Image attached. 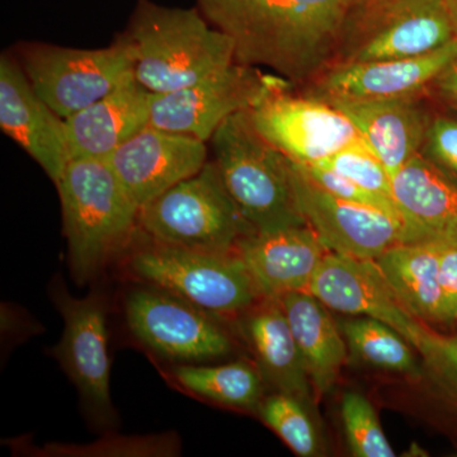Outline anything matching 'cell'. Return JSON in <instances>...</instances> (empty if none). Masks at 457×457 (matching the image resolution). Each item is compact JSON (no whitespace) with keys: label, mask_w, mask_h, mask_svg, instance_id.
Returning <instances> with one entry per match:
<instances>
[{"label":"cell","mask_w":457,"mask_h":457,"mask_svg":"<svg viewBox=\"0 0 457 457\" xmlns=\"http://www.w3.org/2000/svg\"><path fill=\"white\" fill-rule=\"evenodd\" d=\"M362 0H197L233 40L236 62L267 68L295 88L335 65L345 23Z\"/></svg>","instance_id":"cell-1"},{"label":"cell","mask_w":457,"mask_h":457,"mask_svg":"<svg viewBox=\"0 0 457 457\" xmlns=\"http://www.w3.org/2000/svg\"><path fill=\"white\" fill-rule=\"evenodd\" d=\"M116 40L130 55L135 79L154 95L191 86L236 62L233 40L200 9L139 0Z\"/></svg>","instance_id":"cell-2"},{"label":"cell","mask_w":457,"mask_h":457,"mask_svg":"<svg viewBox=\"0 0 457 457\" xmlns=\"http://www.w3.org/2000/svg\"><path fill=\"white\" fill-rule=\"evenodd\" d=\"M55 186L71 272L84 282L130 242L140 206L104 159H71Z\"/></svg>","instance_id":"cell-3"},{"label":"cell","mask_w":457,"mask_h":457,"mask_svg":"<svg viewBox=\"0 0 457 457\" xmlns=\"http://www.w3.org/2000/svg\"><path fill=\"white\" fill-rule=\"evenodd\" d=\"M209 145L228 196L252 230L308 225L295 195L290 159L262 137L248 110L225 120Z\"/></svg>","instance_id":"cell-4"},{"label":"cell","mask_w":457,"mask_h":457,"mask_svg":"<svg viewBox=\"0 0 457 457\" xmlns=\"http://www.w3.org/2000/svg\"><path fill=\"white\" fill-rule=\"evenodd\" d=\"M140 230L161 245L228 253L254 233L228 196L212 159L140 209Z\"/></svg>","instance_id":"cell-5"},{"label":"cell","mask_w":457,"mask_h":457,"mask_svg":"<svg viewBox=\"0 0 457 457\" xmlns=\"http://www.w3.org/2000/svg\"><path fill=\"white\" fill-rule=\"evenodd\" d=\"M453 40L445 0H362L345 23L335 65L425 56Z\"/></svg>","instance_id":"cell-6"},{"label":"cell","mask_w":457,"mask_h":457,"mask_svg":"<svg viewBox=\"0 0 457 457\" xmlns=\"http://www.w3.org/2000/svg\"><path fill=\"white\" fill-rule=\"evenodd\" d=\"M130 270L155 287L213 315L245 311L262 299L236 251H194L150 240L149 245L131 255Z\"/></svg>","instance_id":"cell-7"},{"label":"cell","mask_w":457,"mask_h":457,"mask_svg":"<svg viewBox=\"0 0 457 457\" xmlns=\"http://www.w3.org/2000/svg\"><path fill=\"white\" fill-rule=\"evenodd\" d=\"M248 112L262 137L297 164L314 165L368 145L345 113L275 74Z\"/></svg>","instance_id":"cell-8"},{"label":"cell","mask_w":457,"mask_h":457,"mask_svg":"<svg viewBox=\"0 0 457 457\" xmlns=\"http://www.w3.org/2000/svg\"><path fill=\"white\" fill-rule=\"evenodd\" d=\"M13 55L36 93L64 120L134 78L130 55L117 40L102 49L21 42Z\"/></svg>","instance_id":"cell-9"},{"label":"cell","mask_w":457,"mask_h":457,"mask_svg":"<svg viewBox=\"0 0 457 457\" xmlns=\"http://www.w3.org/2000/svg\"><path fill=\"white\" fill-rule=\"evenodd\" d=\"M156 290L137 288L126 299V321L143 345L180 362H203L230 353L233 342L215 315Z\"/></svg>","instance_id":"cell-10"},{"label":"cell","mask_w":457,"mask_h":457,"mask_svg":"<svg viewBox=\"0 0 457 457\" xmlns=\"http://www.w3.org/2000/svg\"><path fill=\"white\" fill-rule=\"evenodd\" d=\"M308 293L330 311L350 317H369L393 327L417 352L433 329L420 320L394 290L374 260L328 252L312 278Z\"/></svg>","instance_id":"cell-11"},{"label":"cell","mask_w":457,"mask_h":457,"mask_svg":"<svg viewBox=\"0 0 457 457\" xmlns=\"http://www.w3.org/2000/svg\"><path fill=\"white\" fill-rule=\"evenodd\" d=\"M270 77L236 62L191 86L153 93L149 125L209 143L231 114L253 106Z\"/></svg>","instance_id":"cell-12"},{"label":"cell","mask_w":457,"mask_h":457,"mask_svg":"<svg viewBox=\"0 0 457 457\" xmlns=\"http://www.w3.org/2000/svg\"><path fill=\"white\" fill-rule=\"evenodd\" d=\"M290 162L300 212L330 252L375 261L393 246L408 243L407 231L398 219L330 194Z\"/></svg>","instance_id":"cell-13"},{"label":"cell","mask_w":457,"mask_h":457,"mask_svg":"<svg viewBox=\"0 0 457 457\" xmlns=\"http://www.w3.org/2000/svg\"><path fill=\"white\" fill-rule=\"evenodd\" d=\"M54 302L64 319V333L55 356L79 390L84 405L99 425H112L106 308L93 294L75 299L62 286L53 288Z\"/></svg>","instance_id":"cell-14"},{"label":"cell","mask_w":457,"mask_h":457,"mask_svg":"<svg viewBox=\"0 0 457 457\" xmlns=\"http://www.w3.org/2000/svg\"><path fill=\"white\" fill-rule=\"evenodd\" d=\"M209 143L146 125L108 156L140 209L206 165Z\"/></svg>","instance_id":"cell-15"},{"label":"cell","mask_w":457,"mask_h":457,"mask_svg":"<svg viewBox=\"0 0 457 457\" xmlns=\"http://www.w3.org/2000/svg\"><path fill=\"white\" fill-rule=\"evenodd\" d=\"M0 129L31 156L54 183L71 162L62 117L33 89L16 56H0Z\"/></svg>","instance_id":"cell-16"},{"label":"cell","mask_w":457,"mask_h":457,"mask_svg":"<svg viewBox=\"0 0 457 457\" xmlns=\"http://www.w3.org/2000/svg\"><path fill=\"white\" fill-rule=\"evenodd\" d=\"M456 56L457 38L425 56L336 64L299 90L323 101L423 96L432 80Z\"/></svg>","instance_id":"cell-17"},{"label":"cell","mask_w":457,"mask_h":457,"mask_svg":"<svg viewBox=\"0 0 457 457\" xmlns=\"http://www.w3.org/2000/svg\"><path fill=\"white\" fill-rule=\"evenodd\" d=\"M262 299H276L293 291H308L319 264L329 249L309 225L254 231L237 242Z\"/></svg>","instance_id":"cell-18"},{"label":"cell","mask_w":457,"mask_h":457,"mask_svg":"<svg viewBox=\"0 0 457 457\" xmlns=\"http://www.w3.org/2000/svg\"><path fill=\"white\" fill-rule=\"evenodd\" d=\"M326 102L351 120L390 177L420 154L433 110L428 95Z\"/></svg>","instance_id":"cell-19"},{"label":"cell","mask_w":457,"mask_h":457,"mask_svg":"<svg viewBox=\"0 0 457 457\" xmlns=\"http://www.w3.org/2000/svg\"><path fill=\"white\" fill-rule=\"evenodd\" d=\"M153 93L135 78L65 119L71 159H106L149 125Z\"/></svg>","instance_id":"cell-20"},{"label":"cell","mask_w":457,"mask_h":457,"mask_svg":"<svg viewBox=\"0 0 457 457\" xmlns=\"http://www.w3.org/2000/svg\"><path fill=\"white\" fill-rule=\"evenodd\" d=\"M408 243L457 239V185L420 154L392 176Z\"/></svg>","instance_id":"cell-21"},{"label":"cell","mask_w":457,"mask_h":457,"mask_svg":"<svg viewBox=\"0 0 457 457\" xmlns=\"http://www.w3.org/2000/svg\"><path fill=\"white\" fill-rule=\"evenodd\" d=\"M295 337L315 398L332 389L347 361L348 345L330 309L308 291H293L276 297Z\"/></svg>","instance_id":"cell-22"},{"label":"cell","mask_w":457,"mask_h":457,"mask_svg":"<svg viewBox=\"0 0 457 457\" xmlns=\"http://www.w3.org/2000/svg\"><path fill=\"white\" fill-rule=\"evenodd\" d=\"M264 300L245 321L246 338L257 357L258 368L264 380L278 392L293 394L312 405L317 398L285 312L278 300Z\"/></svg>","instance_id":"cell-23"},{"label":"cell","mask_w":457,"mask_h":457,"mask_svg":"<svg viewBox=\"0 0 457 457\" xmlns=\"http://www.w3.org/2000/svg\"><path fill=\"white\" fill-rule=\"evenodd\" d=\"M440 240L400 243L375 260L403 302L427 324H446L438 267Z\"/></svg>","instance_id":"cell-24"},{"label":"cell","mask_w":457,"mask_h":457,"mask_svg":"<svg viewBox=\"0 0 457 457\" xmlns=\"http://www.w3.org/2000/svg\"><path fill=\"white\" fill-rule=\"evenodd\" d=\"M173 376L183 389L228 407L254 411L263 400V375L246 361L218 366L180 365L173 370Z\"/></svg>","instance_id":"cell-25"},{"label":"cell","mask_w":457,"mask_h":457,"mask_svg":"<svg viewBox=\"0 0 457 457\" xmlns=\"http://www.w3.org/2000/svg\"><path fill=\"white\" fill-rule=\"evenodd\" d=\"M343 337L354 356L376 368L420 375L413 345L393 327L369 317L339 321Z\"/></svg>","instance_id":"cell-26"},{"label":"cell","mask_w":457,"mask_h":457,"mask_svg":"<svg viewBox=\"0 0 457 457\" xmlns=\"http://www.w3.org/2000/svg\"><path fill=\"white\" fill-rule=\"evenodd\" d=\"M312 407L293 394L278 392L262 400L258 411L263 422L296 455L314 457L321 453V440Z\"/></svg>","instance_id":"cell-27"},{"label":"cell","mask_w":457,"mask_h":457,"mask_svg":"<svg viewBox=\"0 0 457 457\" xmlns=\"http://www.w3.org/2000/svg\"><path fill=\"white\" fill-rule=\"evenodd\" d=\"M343 428L351 453L356 457H393L374 405L362 394H345L341 404Z\"/></svg>","instance_id":"cell-28"},{"label":"cell","mask_w":457,"mask_h":457,"mask_svg":"<svg viewBox=\"0 0 457 457\" xmlns=\"http://www.w3.org/2000/svg\"><path fill=\"white\" fill-rule=\"evenodd\" d=\"M179 453V444L170 436L114 437L87 445L49 444L37 450L42 456H171Z\"/></svg>","instance_id":"cell-29"},{"label":"cell","mask_w":457,"mask_h":457,"mask_svg":"<svg viewBox=\"0 0 457 457\" xmlns=\"http://www.w3.org/2000/svg\"><path fill=\"white\" fill-rule=\"evenodd\" d=\"M314 165L336 171L360 187L393 200L392 177L368 145L348 147Z\"/></svg>","instance_id":"cell-30"},{"label":"cell","mask_w":457,"mask_h":457,"mask_svg":"<svg viewBox=\"0 0 457 457\" xmlns=\"http://www.w3.org/2000/svg\"><path fill=\"white\" fill-rule=\"evenodd\" d=\"M446 108V107H445ZM420 155L457 185V112L432 110Z\"/></svg>","instance_id":"cell-31"},{"label":"cell","mask_w":457,"mask_h":457,"mask_svg":"<svg viewBox=\"0 0 457 457\" xmlns=\"http://www.w3.org/2000/svg\"><path fill=\"white\" fill-rule=\"evenodd\" d=\"M418 353L433 384L457 408V336L433 330Z\"/></svg>","instance_id":"cell-32"},{"label":"cell","mask_w":457,"mask_h":457,"mask_svg":"<svg viewBox=\"0 0 457 457\" xmlns=\"http://www.w3.org/2000/svg\"><path fill=\"white\" fill-rule=\"evenodd\" d=\"M297 165L305 171L306 176L311 177L315 183H318L320 187L327 189L330 194L345 198V200L352 201V203L375 207V209L389 213V215L402 221L398 209H396L395 204L390 198L372 194L368 189L360 187L359 185L352 182L351 179H345V177L336 173V171L326 170V168L317 167V165Z\"/></svg>","instance_id":"cell-33"},{"label":"cell","mask_w":457,"mask_h":457,"mask_svg":"<svg viewBox=\"0 0 457 457\" xmlns=\"http://www.w3.org/2000/svg\"><path fill=\"white\" fill-rule=\"evenodd\" d=\"M440 286L446 324L457 323V239H441Z\"/></svg>","instance_id":"cell-34"},{"label":"cell","mask_w":457,"mask_h":457,"mask_svg":"<svg viewBox=\"0 0 457 457\" xmlns=\"http://www.w3.org/2000/svg\"><path fill=\"white\" fill-rule=\"evenodd\" d=\"M427 95L436 104L457 112V56L432 80Z\"/></svg>","instance_id":"cell-35"},{"label":"cell","mask_w":457,"mask_h":457,"mask_svg":"<svg viewBox=\"0 0 457 457\" xmlns=\"http://www.w3.org/2000/svg\"><path fill=\"white\" fill-rule=\"evenodd\" d=\"M446 2L447 9L451 21H453V29H455V36L457 38V0H445Z\"/></svg>","instance_id":"cell-36"}]
</instances>
